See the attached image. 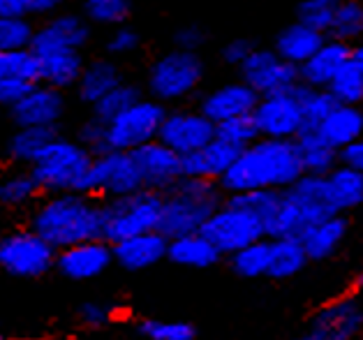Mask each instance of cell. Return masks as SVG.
<instances>
[{
	"instance_id": "cell-17",
	"label": "cell",
	"mask_w": 363,
	"mask_h": 340,
	"mask_svg": "<svg viewBox=\"0 0 363 340\" xmlns=\"http://www.w3.org/2000/svg\"><path fill=\"white\" fill-rule=\"evenodd\" d=\"M65 95L54 86L33 84L19 102L10 109V119L14 128L33 125V128H58L65 116Z\"/></svg>"
},
{
	"instance_id": "cell-3",
	"label": "cell",
	"mask_w": 363,
	"mask_h": 340,
	"mask_svg": "<svg viewBox=\"0 0 363 340\" xmlns=\"http://www.w3.org/2000/svg\"><path fill=\"white\" fill-rule=\"evenodd\" d=\"M225 199V192L216 181L181 176L169 190L162 192V211L157 231L167 238L199 231L206 218Z\"/></svg>"
},
{
	"instance_id": "cell-47",
	"label": "cell",
	"mask_w": 363,
	"mask_h": 340,
	"mask_svg": "<svg viewBox=\"0 0 363 340\" xmlns=\"http://www.w3.org/2000/svg\"><path fill=\"white\" fill-rule=\"evenodd\" d=\"M77 319H79V324L86 327V329L102 331L113 322V306L102 303V301H86L79 306Z\"/></svg>"
},
{
	"instance_id": "cell-10",
	"label": "cell",
	"mask_w": 363,
	"mask_h": 340,
	"mask_svg": "<svg viewBox=\"0 0 363 340\" xmlns=\"http://www.w3.org/2000/svg\"><path fill=\"white\" fill-rule=\"evenodd\" d=\"M306 340H363V294L350 290L322 303L308 322Z\"/></svg>"
},
{
	"instance_id": "cell-7",
	"label": "cell",
	"mask_w": 363,
	"mask_h": 340,
	"mask_svg": "<svg viewBox=\"0 0 363 340\" xmlns=\"http://www.w3.org/2000/svg\"><path fill=\"white\" fill-rule=\"evenodd\" d=\"M164 114L162 102L141 95L125 111L104 123V146L107 150H135L157 139Z\"/></svg>"
},
{
	"instance_id": "cell-6",
	"label": "cell",
	"mask_w": 363,
	"mask_h": 340,
	"mask_svg": "<svg viewBox=\"0 0 363 340\" xmlns=\"http://www.w3.org/2000/svg\"><path fill=\"white\" fill-rule=\"evenodd\" d=\"M162 192L141 187L130 194L102 199V238L109 243L155 231L160 225Z\"/></svg>"
},
{
	"instance_id": "cell-55",
	"label": "cell",
	"mask_w": 363,
	"mask_h": 340,
	"mask_svg": "<svg viewBox=\"0 0 363 340\" xmlns=\"http://www.w3.org/2000/svg\"><path fill=\"white\" fill-rule=\"evenodd\" d=\"M26 14L23 0H0V16H21Z\"/></svg>"
},
{
	"instance_id": "cell-27",
	"label": "cell",
	"mask_w": 363,
	"mask_h": 340,
	"mask_svg": "<svg viewBox=\"0 0 363 340\" xmlns=\"http://www.w3.org/2000/svg\"><path fill=\"white\" fill-rule=\"evenodd\" d=\"M167 259L176 266L203 271V268L216 266L223 259V255L218 253L216 246L201 231H192V234L169 238V243H167Z\"/></svg>"
},
{
	"instance_id": "cell-37",
	"label": "cell",
	"mask_w": 363,
	"mask_h": 340,
	"mask_svg": "<svg viewBox=\"0 0 363 340\" xmlns=\"http://www.w3.org/2000/svg\"><path fill=\"white\" fill-rule=\"evenodd\" d=\"M335 102L338 104H363V72L354 65L352 60H347L345 65L333 75V79L326 86Z\"/></svg>"
},
{
	"instance_id": "cell-19",
	"label": "cell",
	"mask_w": 363,
	"mask_h": 340,
	"mask_svg": "<svg viewBox=\"0 0 363 340\" xmlns=\"http://www.w3.org/2000/svg\"><path fill=\"white\" fill-rule=\"evenodd\" d=\"M257 97L259 95H257L252 88L243 82V79H236V82L220 84V86L203 93L199 97L197 109L206 116L208 121L223 123L227 119L252 114L255 104H257Z\"/></svg>"
},
{
	"instance_id": "cell-45",
	"label": "cell",
	"mask_w": 363,
	"mask_h": 340,
	"mask_svg": "<svg viewBox=\"0 0 363 340\" xmlns=\"http://www.w3.org/2000/svg\"><path fill=\"white\" fill-rule=\"evenodd\" d=\"M335 7H338V0H301L296 5V21L329 35Z\"/></svg>"
},
{
	"instance_id": "cell-38",
	"label": "cell",
	"mask_w": 363,
	"mask_h": 340,
	"mask_svg": "<svg viewBox=\"0 0 363 340\" xmlns=\"http://www.w3.org/2000/svg\"><path fill=\"white\" fill-rule=\"evenodd\" d=\"M141 95H144V93H141V88L137 84H130V82L123 79L118 86H113L109 93H104L100 100L93 104V116L107 123V121L113 119V116L125 111L130 104H135Z\"/></svg>"
},
{
	"instance_id": "cell-33",
	"label": "cell",
	"mask_w": 363,
	"mask_h": 340,
	"mask_svg": "<svg viewBox=\"0 0 363 340\" xmlns=\"http://www.w3.org/2000/svg\"><path fill=\"white\" fill-rule=\"evenodd\" d=\"M294 141L298 148V160L301 167H303V174L326 176L338 165V150L326 144L315 128H306Z\"/></svg>"
},
{
	"instance_id": "cell-28",
	"label": "cell",
	"mask_w": 363,
	"mask_h": 340,
	"mask_svg": "<svg viewBox=\"0 0 363 340\" xmlns=\"http://www.w3.org/2000/svg\"><path fill=\"white\" fill-rule=\"evenodd\" d=\"M329 199L335 213H352L363 207V174L347 165L338 163L324 176Z\"/></svg>"
},
{
	"instance_id": "cell-31",
	"label": "cell",
	"mask_w": 363,
	"mask_h": 340,
	"mask_svg": "<svg viewBox=\"0 0 363 340\" xmlns=\"http://www.w3.org/2000/svg\"><path fill=\"white\" fill-rule=\"evenodd\" d=\"M40 62V82L47 86H54L58 91L74 88L79 82V75L86 65L82 51H54L38 56Z\"/></svg>"
},
{
	"instance_id": "cell-18",
	"label": "cell",
	"mask_w": 363,
	"mask_h": 340,
	"mask_svg": "<svg viewBox=\"0 0 363 340\" xmlns=\"http://www.w3.org/2000/svg\"><path fill=\"white\" fill-rule=\"evenodd\" d=\"M132 155L137 160L141 183L148 190L167 192L169 187L183 176V163L181 155L172 150L160 139H153L148 144L132 150Z\"/></svg>"
},
{
	"instance_id": "cell-15",
	"label": "cell",
	"mask_w": 363,
	"mask_h": 340,
	"mask_svg": "<svg viewBox=\"0 0 363 340\" xmlns=\"http://www.w3.org/2000/svg\"><path fill=\"white\" fill-rule=\"evenodd\" d=\"M113 264L111 243L104 238H91L82 243L56 250L54 268L72 283H88L104 275Z\"/></svg>"
},
{
	"instance_id": "cell-42",
	"label": "cell",
	"mask_w": 363,
	"mask_h": 340,
	"mask_svg": "<svg viewBox=\"0 0 363 340\" xmlns=\"http://www.w3.org/2000/svg\"><path fill=\"white\" fill-rule=\"evenodd\" d=\"M298 91V100H301V109H303V119H306V128H317L329 111L333 109L335 104V97L326 91V88H310L298 84L296 86Z\"/></svg>"
},
{
	"instance_id": "cell-44",
	"label": "cell",
	"mask_w": 363,
	"mask_h": 340,
	"mask_svg": "<svg viewBox=\"0 0 363 340\" xmlns=\"http://www.w3.org/2000/svg\"><path fill=\"white\" fill-rule=\"evenodd\" d=\"M216 137L223 139L225 144L234 146L236 150H241L245 146H250L255 139H259V130L252 121L250 114L236 116V119H227L223 123H216Z\"/></svg>"
},
{
	"instance_id": "cell-29",
	"label": "cell",
	"mask_w": 363,
	"mask_h": 340,
	"mask_svg": "<svg viewBox=\"0 0 363 340\" xmlns=\"http://www.w3.org/2000/svg\"><path fill=\"white\" fill-rule=\"evenodd\" d=\"M310 259L296 236L269 238V271L271 280H291L306 271Z\"/></svg>"
},
{
	"instance_id": "cell-22",
	"label": "cell",
	"mask_w": 363,
	"mask_h": 340,
	"mask_svg": "<svg viewBox=\"0 0 363 340\" xmlns=\"http://www.w3.org/2000/svg\"><path fill=\"white\" fill-rule=\"evenodd\" d=\"M282 194L294 204V209L301 213V218L306 220L308 227L313 225V222L335 213L333 204L329 199V190H326L324 176L301 174L294 183L282 190Z\"/></svg>"
},
{
	"instance_id": "cell-1",
	"label": "cell",
	"mask_w": 363,
	"mask_h": 340,
	"mask_svg": "<svg viewBox=\"0 0 363 340\" xmlns=\"http://www.w3.org/2000/svg\"><path fill=\"white\" fill-rule=\"evenodd\" d=\"M303 174L294 139L259 137L250 146L241 148L232 167L218 185L225 194L247 190H285Z\"/></svg>"
},
{
	"instance_id": "cell-54",
	"label": "cell",
	"mask_w": 363,
	"mask_h": 340,
	"mask_svg": "<svg viewBox=\"0 0 363 340\" xmlns=\"http://www.w3.org/2000/svg\"><path fill=\"white\" fill-rule=\"evenodd\" d=\"M63 0H23V10L28 16H49L58 12Z\"/></svg>"
},
{
	"instance_id": "cell-21",
	"label": "cell",
	"mask_w": 363,
	"mask_h": 340,
	"mask_svg": "<svg viewBox=\"0 0 363 340\" xmlns=\"http://www.w3.org/2000/svg\"><path fill=\"white\" fill-rule=\"evenodd\" d=\"M350 234V220L345 213H333L322 220L313 222L298 236L310 262H326L342 248Z\"/></svg>"
},
{
	"instance_id": "cell-52",
	"label": "cell",
	"mask_w": 363,
	"mask_h": 340,
	"mask_svg": "<svg viewBox=\"0 0 363 340\" xmlns=\"http://www.w3.org/2000/svg\"><path fill=\"white\" fill-rule=\"evenodd\" d=\"M30 86L33 84L23 82V79H14V77L0 79V109H12V106L28 93Z\"/></svg>"
},
{
	"instance_id": "cell-26",
	"label": "cell",
	"mask_w": 363,
	"mask_h": 340,
	"mask_svg": "<svg viewBox=\"0 0 363 340\" xmlns=\"http://www.w3.org/2000/svg\"><path fill=\"white\" fill-rule=\"evenodd\" d=\"M315 130L326 144L340 150L363 134V106L335 104Z\"/></svg>"
},
{
	"instance_id": "cell-2",
	"label": "cell",
	"mask_w": 363,
	"mask_h": 340,
	"mask_svg": "<svg viewBox=\"0 0 363 340\" xmlns=\"http://www.w3.org/2000/svg\"><path fill=\"white\" fill-rule=\"evenodd\" d=\"M28 227L54 250L102 238V199L77 190L40 194L33 204Z\"/></svg>"
},
{
	"instance_id": "cell-23",
	"label": "cell",
	"mask_w": 363,
	"mask_h": 340,
	"mask_svg": "<svg viewBox=\"0 0 363 340\" xmlns=\"http://www.w3.org/2000/svg\"><path fill=\"white\" fill-rule=\"evenodd\" d=\"M350 51L352 47L335 38H329L320 44L313 56L306 62L298 65V84L310 86V88H326L333 75L350 60Z\"/></svg>"
},
{
	"instance_id": "cell-41",
	"label": "cell",
	"mask_w": 363,
	"mask_h": 340,
	"mask_svg": "<svg viewBox=\"0 0 363 340\" xmlns=\"http://www.w3.org/2000/svg\"><path fill=\"white\" fill-rule=\"evenodd\" d=\"M132 12V0H84V16L95 26H121Z\"/></svg>"
},
{
	"instance_id": "cell-48",
	"label": "cell",
	"mask_w": 363,
	"mask_h": 340,
	"mask_svg": "<svg viewBox=\"0 0 363 340\" xmlns=\"http://www.w3.org/2000/svg\"><path fill=\"white\" fill-rule=\"evenodd\" d=\"M141 44V38L135 28H130L128 23H121V26H113V31L107 40V51L111 56L123 58V56H132Z\"/></svg>"
},
{
	"instance_id": "cell-14",
	"label": "cell",
	"mask_w": 363,
	"mask_h": 340,
	"mask_svg": "<svg viewBox=\"0 0 363 340\" xmlns=\"http://www.w3.org/2000/svg\"><path fill=\"white\" fill-rule=\"evenodd\" d=\"M157 139L183 158L216 139V123L208 121L199 109L176 106V109H167Z\"/></svg>"
},
{
	"instance_id": "cell-4",
	"label": "cell",
	"mask_w": 363,
	"mask_h": 340,
	"mask_svg": "<svg viewBox=\"0 0 363 340\" xmlns=\"http://www.w3.org/2000/svg\"><path fill=\"white\" fill-rule=\"evenodd\" d=\"M93 155L95 153H91L82 141L56 134L28 169L42 194L72 190L84 192Z\"/></svg>"
},
{
	"instance_id": "cell-5",
	"label": "cell",
	"mask_w": 363,
	"mask_h": 340,
	"mask_svg": "<svg viewBox=\"0 0 363 340\" xmlns=\"http://www.w3.org/2000/svg\"><path fill=\"white\" fill-rule=\"evenodd\" d=\"M206 77V62L199 51L172 49L153 60L146 75V88L162 104L183 102L199 91Z\"/></svg>"
},
{
	"instance_id": "cell-25",
	"label": "cell",
	"mask_w": 363,
	"mask_h": 340,
	"mask_svg": "<svg viewBox=\"0 0 363 340\" xmlns=\"http://www.w3.org/2000/svg\"><path fill=\"white\" fill-rule=\"evenodd\" d=\"M326 40V35L310 28V26L301 21H291L285 28H280L276 40H273V51L278 53L282 60L291 62V65H301L306 62L313 53L320 49V44Z\"/></svg>"
},
{
	"instance_id": "cell-58",
	"label": "cell",
	"mask_w": 363,
	"mask_h": 340,
	"mask_svg": "<svg viewBox=\"0 0 363 340\" xmlns=\"http://www.w3.org/2000/svg\"><path fill=\"white\" fill-rule=\"evenodd\" d=\"M296 340H306V338H296Z\"/></svg>"
},
{
	"instance_id": "cell-40",
	"label": "cell",
	"mask_w": 363,
	"mask_h": 340,
	"mask_svg": "<svg viewBox=\"0 0 363 340\" xmlns=\"http://www.w3.org/2000/svg\"><path fill=\"white\" fill-rule=\"evenodd\" d=\"M23 79V82H40V62L30 49L0 51V79Z\"/></svg>"
},
{
	"instance_id": "cell-30",
	"label": "cell",
	"mask_w": 363,
	"mask_h": 340,
	"mask_svg": "<svg viewBox=\"0 0 363 340\" xmlns=\"http://www.w3.org/2000/svg\"><path fill=\"white\" fill-rule=\"evenodd\" d=\"M123 82L121 67L111 58H97L86 62L77 82V95L84 104H95L104 93H109L113 86Z\"/></svg>"
},
{
	"instance_id": "cell-59",
	"label": "cell",
	"mask_w": 363,
	"mask_h": 340,
	"mask_svg": "<svg viewBox=\"0 0 363 340\" xmlns=\"http://www.w3.org/2000/svg\"><path fill=\"white\" fill-rule=\"evenodd\" d=\"M0 340H3V338H0Z\"/></svg>"
},
{
	"instance_id": "cell-8",
	"label": "cell",
	"mask_w": 363,
	"mask_h": 340,
	"mask_svg": "<svg viewBox=\"0 0 363 340\" xmlns=\"http://www.w3.org/2000/svg\"><path fill=\"white\" fill-rule=\"evenodd\" d=\"M199 231L216 246L223 257L234 255L236 250L267 236L264 222L252 211L238 207L229 197H225L223 204L211 213Z\"/></svg>"
},
{
	"instance_id": "cell-49",
	"label": "cell",
	"mask_w": 363,
	"mask_h": 340,
	"mask_svg": "<svg viewBox=\"0 0 363 340\" xmlns=\"http://www.w3.org/2000/svg\"><path fill=\"white\" fill-rule=\"evenodd\" d=\"M74 139L82 141L91 153H102V150H107V146H104V121L91 116V119L79 125Z\"/></svg>"
},
{
	"instance_id": "cell-13",
	"label": "cell",
	"mask_w": 363,
	"mask_h": 340,
	"mask_svg": "<svg viewBox=\"0 0 363 340\" xmlns=\"http://www.w3.org/2000/svg\"><path fill=\"white\" fill-rule=\"evenodd\" d=\"M236 70L257 95L289 91L298 84V67L282 60L271 47H255Z\"/></svg>"
},
{
	"instance_id": "cell-36",
	"label": "cell",
	"mask_w": 363,
	"mask_h": 340,
	"mask_svg": "<svg viewBox=\"0 0 363 340\" xmlns=\"http://www.w3.org/2000/svg\"><path fill=\"white\" fill-rule=\"evenodd\" d=\"M329 38L340 40L350 47L363 40V0H338Z\"/></svg>"
},
{
	"instance_id": "cell-16",
	"label": "cell",
	"mask_w": 363,
	"mask_h": 340,
	"mask_svg": "<svg viewBox=\"0 0 363 340\" xmlns=\"http://www.w3.org/2000/svg\"><path fill=\"white\" fill-rule=\"evenodd\" d=\"M91 40V23L82 14L54 12L40 28H35L30 51L35 56L54 51H82Z\"/></svg>"
},
{
	"instance_id": "cell-9",
	"label": "cell",
	"mask_w": 363,
	"mask_h": 340,
	"mask_svg": "<svg viewBox=\"0 0 363 340\" xmlns=\"http://www.w3.org/2000/svg\"><path fill=\"white\" fill-rule=\"evenodd\" d=\"M56 264V250L30 227L0 236V268L14 278H42Z\"/></svg>"
},
{
	"instance_id": "cell-46",
	"label": "cell",
	"mask_w": 363,
	"mask_h": 340,
	"mask_svg": "<svg viewBox=\"0 0 363 340\" xmlns=\"http://www.w3.org/2000/svg\"><path fill=\"white\" fill-rule=\"evenodd\" d=\"M280 192L282 190H247V192H236V194H225V197H229L232 202H236L238 207L252 211L262 222H267V218L278 207Z\"/></svg>"
},
{
	"instance_id": "cell-35",
	"label": "cell",
	"mask_w": 363,
	"mask_h": 340,
	"mask_svg": "<svg viewBox=\"0 0 363 340\" xmlns=\"http://www.w3.org/2000/svg\"><path fill=\"white\" fill-rule=\"evenodd\" d=\"M229 266L238 278L245 280H257L267 278L269 271V238L264 236L255 243H247L245 248L236 250L234 255H229Z\"/></svg>"
},
{
	"instance_id": "cell-32",
	"label": "cell",
	"mask_w": 363,
	"mask_h": 340,
	"mask_svg": "<svg viewBox=\"0 0 363 340\" xmlns=\"http://www.w3.org/2000/svg\"><path fill=\"white\" fill-rule=\"evenodd\" d=\"M56 134H58V128H33V125H21V128H16L10 134V139H7L5 158L10 160L12 165L30 167L44 150V146H47Z\"/></svg>"
},
{
	"instance_id": "cell-34",
	"label": "cell",
	"mask_w": 363,
	"mask_h": 340,
	"mask_svg": "<svg viewBox=\"0 0 363 340\" xmlns=\"http://www.w3.org/2000/svg\"><path fill=\"white\" fill-rule=\"evenodd\" d=\"M40 185L33 178L30 169H14L0 176V207L5 209H26L40 199Z\"/></svg>"
},
{
	"instance_id": "cell-50",
	"label": "cell",
	"mask_w": 363,
	"mask_h": 340,
	"mask_svg": "<svg viewBox=\"0 0 363 340\" xmlns=\"http://www.w3.org/2000/svg\"><path fill=\"white\" fill-rule=\"evenodd\" d=\"M208 42V33L199 23H185L174 33V47L185 51H201Z\"/></svg>"
},
{
	"instance_id": "cell-43",
	"label": "cell",
	"mask_w": 363,
	"mask_h": 340,
	"mask_svg": "<svg viewBox=\"0 0 363 340\" xmlns=\"http://www.w3.org/2000/svg\"><path fill=\"white\" fill-rule=\"evenodd\" d=\"M35 26L28 14L0 16V51L30 49Z\"/></svg>"
},
{
	"instance_id": "cell-53",
	"label": "cell",
	"mask_w": 363,
	"mask_h": 340,
	"mask_svg": "<svg viewBox=\"0 0 363 340\" xmlns=\"http://www.w3.org/2000/svg\"><path fill=\"white\" fill-rule=\"evenodd\" d=\"M338 163L347 165L352 169L363 174V134L359 139H354L352 144H347L345 148L338 150Z\"/></svg>"
},
{
	"instance_id": "cell-24",
	"label": "cell",
	"mask_w": 363,
	"mask_h": 340,
	"mask_svg": "<svg viewBox=\"0 0 363 340\" xmlns=\"http://www.w3.org/2000/svg\"><path fill=\"white\" fill-rule=\"evenodd\" d=\"M238 150L234 146L225 144L223 139H211L206 146H201L192 153L183 155V176L192 178H206V181H220L225 172L232 167Z\"/></svg>"
},
{
	"instance_id": "cell-12",
	"label": "cell",
	"mask_w": 363,
	"mask_h": 340,
	"mask_svg": "<svg viewBox=\"0 0 363 340\" xmlns=\"http://www.w3.org/2000/svg\"><path fill=\"white\" fill-rule=\"evenodd\" d=\"M296 86L289 88V91L267 93L257 97V104L250 116L257 130H259V137L296 139L306 130V119L303 109H301Z\"/></svg>"
},
{
	"instance_id": "cell-57",
	"label": "cell",
	"mask_w": 363,
	"mask_h": 340,
	"mask_svg": "<svg viewBox=\"0 0 363 340\" xmlns=\"http://www.w3.org/2000/svg\"><path fill=\"white\" fill-rule=\"evenodd\" d=\"M354 290H357V292H361L363 294V271L357 275V280H354Z\"/></svg>"
},
{
	"instance_id": "cell-51",
	"label": "cell",
	"mask_w": 363,
	"mask_h": 340,
	"mask_svg": "<svg viewBox=\"0 0 363 340\" xmlns=\"http://www.w3.org/2000/svg\"><path fill=\"white\" fill-rule=\"evenodd\" d=\"M255 47L257 44L250 38H232L229 42L223 44V49H220V58H223V62H227V65L238 67L247 56H250V51Z\"/></svg>"
},
{
	"instance_id": "cell-20",
	"label": "cell",
	"mask_w": 363,
	"mask_h": 340,
	"mask_svg": "<svg viewBox=\"0 0 363 340\" xmlns=\"http://www.w3.org/2000/svg\"><path fill=\"white\" fill-rule=\"evenodd\" d=\"M167 243H169V238L162 236L157 229L128 236L118 241V243H111L113 264H118L130 273L148 271V268H153L162 259H167Z\"/></svg>"
},
{
	"instance_id": "cell-39",
	"label": "cell",
	"mask_w": 363,
	"mask_h": 340,
	"mask_svg": "<svg viewBox=\"0 0 363 340\" xmlns=\"http://www.w3.org/2000/svg\"><path fill=\"white\" fill-rule=\"evenodd\" d=\"M141 340H194L197 331L190 322L183 319H155L146 317L137 324Z\"/></svg>"
},
{
	"instance_id": "cell-11",
	"label": "cell",
	"mask_w": 363,
	"mask_h": 340,
	"mask_svg": "<svg viewBox=\"0 0 363 340\" xmlns=\"http://www.w3.org/2000/svg\"><path fill=\"white\" fill-rule=\"evenodd\" d=\"M141 174L132 150H102L93 155L84 192L97 199H111L141 190Z\"/></svg>"
},
{
	"instance_id": "cell-56",
	"label": "cell",
	"mask_w": 363,
	"mask_h": 340,
	"mask_svg": "<svg viewBox=\"0 0 363 340\" xmlns=\"http://www.w3.org/2000/svg\"><path fill=\"white\" fill-rule=\"evenodd\" d=\"M350 60L357 65L361 72H363V40H359L357 44H352V51H350Z\"/></svg>"
}]
</instances>
